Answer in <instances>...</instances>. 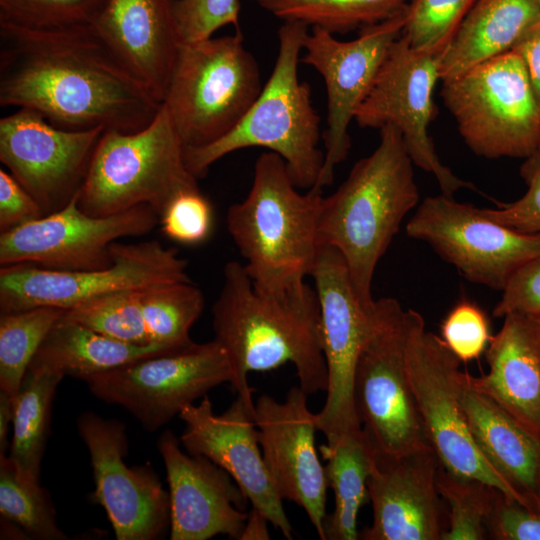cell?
Here are the masks:
<instances>
[{
    "instance_id": "obj_17",
    "label": "cell",
    "mask_w": 540,
    "mask_h": 540,
    "mask_svg": "<svg viewBox=\"0 0 540 540\" xmlns=\"http://www.w3.org/2000/svg\"><path fill=\"white\" fill-rule=\"evenodd\" d=\"M311 276L320 306L328 375L326 399L316 414V425L329 439L362 429L354 402V374L370 331L372 308L360 301L346 262L334 247L319 246Z\"/></svg>"
},
{
    "instance_id": "obj_20",
    "label": "cell",
    "mask_w": 540,
    "mask_h": 540,
    "mask_svg": "<svg viewBox=\"0 0 540 540\" xmlns=\"http://www.w3.org/2000/svg\"><path fill=\"white\" fill-rule=\"evenodd\" d=\"M308 394L293 386L283 402L261 395L254 421L265 466L280 497L303 508L320 539L325 540L327 489L325 467L315 446L316 414Z\"/></svg>"
},
{
    "instance_id": "obj_27",
    "label": "cell",
    "mask_w": 540,
    "mask_h": 540,
    "mask_svg": "<svg viewBox=\"0 0 540 540\" xmlns=\"http://www.w3.org/2000/svg\"><path fill=\"white\" fill-rule=\"evenodd\" d=\"M539 21L537 0H477L445 53L441 80L512 50Z\"/></svg>"
},
{
    "instance_id": "obj_26",
    "label": "cell",
    "mask_w": 540,
    "mask_h": 540,
    "mask_svg": "<svg viewBox=\"0 0 540 540\" xmlns=\"http://www.w3.org/2000/svg\"><path fill=\"white\" fill-rule=\"evenodd\" d=\"M461 405L481 453L518 493L524 506L540 511V440L495 402L465 384Z\"/></svg>"
},
{
    "instance_id": "obj_10",
    "label": "cell",
    "mask_w": 540,
    "mask_h": 540,
    "mask_svg": "<svg viewBox=\"0 0 540 540\" xmlns=\"http://www.w3.org/2000/svg\"><path fill=\"white\" fill-rule=\"evenodd\" d=\"M405 363L428 442L448 472L476 479L519 503L522 500L479 450L461 405V361L441 337L426 330L422 315L406 310Z\"/></svg>"
},
{
    "instance_id": "obj_8",
    "label": "cell",
    "mask_w": 540,
    "mask_h": 540,
    "mask_svg": "<svg viewBox=\"0 0 540 540\" xmlns=\"http://www.w3.org/2000/svg\"><path fill=\"white\" fill-rule=\"evenodd\" d=\"M442 82L443 102L476 155L525 159L540 148V106L517 52Z\"/></svg>"
},
{
    "instance_id": "obj_41",
    "label": "cell",
    "mask_w": 540,
    "mask_h": 540,
    "mask_svg": "<svg viewBox=\"0 0 540 540\" xmlns=\"http://www.w3.org/2000/svg\"><path fill=\"white\" fill-rule=\"evenodd\" d=\"M159 224L171 240L185 245L199 244L211 233L212 206L199 189L180 192L166 206Z\"/></svg>"
},
{
    "instance_id": "obj_31",
    "label": "cell",
    "mask_w": 540,
    "mask_h": 540,
    "mask_svg": "<svg viewBox=\"0 0 540 540\" xmlns=\"http://www.w3.org/2000/svg\"><path fill=\"white\" fill-rule=\"evenodd\" d=\"M408 0H255L259 7L283 22L302 23L333 34L384 21Z\"/></svg>"
},
{
    "instance_id": "obj_21",
    "label": "cell",
    "mask_w": 540,
    "mask_h": 540,
    "mask_svg": "<svg viewBox=\"0 0 540 540\" xmlns=\"http://www.w3.org/2000/svg\"><path fill=\"white\" fill-rule=\"evenodd\" d=\"M185 423L182 445L191 455L206 457L227 472L252 507L264 514L286 539L293 528L283 499L265 466L253 412L239 396L218 415L207 396L178 415Z\"/></svg>"
},
{
    "instance_id": "obj_18",
    "label": "cell",
    "mask_w": 540,
    "mask_h": 540,
    "mask_svg": "<svg viewBox=\"0 0 540 540\" xmlns=\"http://www.w3.org/2000/svg\"><path fill=\"white\" fill-rule=\"evenodd\" d=\"M105 130H66L40 113L18 108L0 119V161L44 215L62 209L81 190Z\"/></svg>"
},
{
    "instance_id": "obj_28",
    "label": "cell",
    "mask_w": 540,
    "mask_h": 540,
    "mask_svg": "<svg viewBox=\"0 0 540 540\" xmlns=\"http://www.w3.org/2000/svg\"><path fill=\"white\" fill-rule=\"evenodd\" d=\"M179 349V348H178ZM175 350L152 344L136 345L98 333L63 315L52 327L30 365L81 380L140 358Z\"/></svg>"
},
{
    "instance_id": "obj_15",
    "label": "cell",
    "mask_w": 540,
    "mask_h": 540,
    "mask_svg": "<svg viewBox=\"0 0 540 540\" xmlns=\"http://www.w3.org/2000/svg\"><path fill=\"white\" fill-rule=\"evenodd\" d=\"M406 234L428 243L470 282L499 291L522 264L540 255V234L506 227L444 194L421 202Z\"/></svg>"
},
{
    "instance_id": "obj_4",
    "label": "cell",
    "mask_w": 540,
    "mask_h": 540,
    "mask_svg": "<svg viewBox=\"0 0 540 540\" xmlns=\"http://www.w3.org/2000/svg\"><path fill=\"white\" fill-rule=\"evenodd\" d=\"M298 189L285 161L263 152L247 196L227 210L228 233L255 289L264 295L286 298L302 292L315 265L322 191Z\"/></svg>"
},
{
    "instance_id": "obj_29",
    "label": "cell",
    "mask_w": 540,
    "mask_h": 540,
    "mask_svg": "<svg viewBox=\"0 0 540 540\" xmlns=\"http://www.w3.org/2000/svg\"><path fill=\"white\" fill-rule=\"evenodd\" d=\"M335 506L324 523L325 540L359 539L358 514L369 500L368 479L373 466L371 447L363 430L344 433L320 446Z\"/></svg>"
},
{
    "instance_id": "obj_39",
    "label": "cell",
    "mask_w": 540,
    "mask_h": 540,
    "mask_svg": "<svg viewBox=\"0 0 540 540\" xmlns=\"http://www.w3.org/2000/svg\"><path fill=\"white\" fill-rule=\"evenodd\" d=\"M240 0H174L173 14L181 43L210 38L222 27L240 30Z\"/></svg>"
},
{
    "instance_id": "obj_13",
    "label": "cell",
    "mask_w": 540,
    "mask_h": 540,
    "mask_svg": "<svg viewBox=\"0 0 540 540\" xmlns=\"http://www.w3.org/2000/svg\"><path fill=\"white\" fill-rule=\"evenodd\" d=\"M231 380L227 353L213 339L149 355L84 381L98 399L124 407L153 432Z\"/></svg>"
},
{
    "instance_id": "obj_44",
    "label": "cell",
    "mask_w": 540,
    "mask_h": 540,
    "mask_svg": "<svg viewBox=\"0 0 540 540\" xmlns=\"http://www.w3.org/2000/svg\"><path fill=\"white\" fill-rule=\"evenodd\" d=\"M487 537L495 540H540V511L499 493L486 521Z\"/></svg>"
},
{
    "instance_id": "obj_32",
    "label": "cell",
    "mask_w": 540,
    "mask_h": 540,
    "mask_svg": "<svg viewBox=\"0 0 540 540\" xmlns=\"http://www.w3.org/2000/svg\"><path fill=\"white\" fill-rule=\"evenodd\" d=\"M140 303L151 344L178 349L194 342L190 330L200 317L205 301L202 291L191 281L142 289Z\"/></svg>"
},
{
    "instance_id": "obj_12",
    "label": "cell",
    "mask_w": 540,
    "mask_h": 540,
    "mask_svg": "<svg viewBox=\"0 0 540 540\" xmlns=\"http://www.w3.org/2000/svg\"><path fill=\"white\" fill-rule=\"evenodd\" d=\"M110 251L112 264L99 270L60 271L29 263L1 266L0 311L69 310L115 292L190 281L187 260L158 240L114 242Z\"/></svg>"
},
{
    "instance_id": "obj_38",
    "label": "cell",
    "mask_w": 540,
    "mask_h": 540,
    "mask_svg": "<svg viewBox=\"0 0 540 540\" xmlns=\"http://www.w3.org/2000/svg\"><path fill=\"white\" fill-rule=\"evenodd\" d=\"M477 0H412L402 34L414 48L451 43Z\"/></svg>"
},
{
    "instance_id": "obj_42",
    "label": "cell",
    "mask_w": 540,
    "mask_h": 540,
    "mask_svg": "<svg viewBox=\"0 0 540 540\" xmlns=\"http://www.w3.org/2000/svg\"><path fill=\"white\" fill-rule=\"evenodd\" d=\"M520 175L527 186L521 198L496 209L480 208L481 213L518 232L540 234V148L524 159Z\"/></svg>"
},
{
    "instance_id": "obj_36",
    "label": "cell",
    "mask_w": 540,
    "mask_h": 540,
    "mask_svg": "<svg viewBox=\"0 0 540 540\" xmlns=\"http://www.w3.org/2000/svg\"><path fill=\"white\" fill-rule=\"evenodd\" d=\"M141 290L120 291L95 298L65 310L64 316L119 341L152 345L142 315Z\"/></svg>"
},
{
    "instance_id": "obj_30",
    "label": "cell",
    "mask_w": 540,
    "mask_h": 540,
    "mask_svg": "<svg viewBox=\"0 0 540 540\" xmlns=\"http://www.w3.org/2000/svg\"><path fill=\"white\" fill-rule=\"evenodd\" d=\"M64 378L49 368L30 365L13 397V437L9 459L24 475L39 480L57 386Z\"/></svg>"
},
{
    "instance_id": "obj_43",
    "label": "cell",
    "mask_w": 540,
    "mask_h": 540,
    "mask_svg": "<svg viewBox=\"0 0 540 540\" xmlns=\"http://www.w3.org/2000/svg\"><path fill=\"white\" fill-rule=\"evenodd\" d=\"M519 313L540 319V255L522 264L509 278L493 315Z\"/></svg>"
},
{
    "instance_id": "obj_47",
    "label": "cell",
    "mask_w": 540,
    "mask_h": 540,
    "mask_svg": "<svg viewBox=\"0 0 540 540\" xmlns=\"http://www.w3.org/2000/svg\"><path fill=\"white\" fill-rule=\"evenodd\" d=\"M269 520L259 510L252 508L248 513L246 522L238 540H268L270 533L268 529Z\"/></svg>"
},
{
    "instance_id": "obj_9",
    "label": "cell",
    "mask_w": 540,
    "mask_h": 540,
    "mask_svg": "<svg viewBox=\"0 0 540 540\" xmlns=\"http://www.w3.org/2000/svg\"><path fill=\"white\" fill-rule=\"evenodd\" d=\"M406 310L394 298L375 300L354 374V402L374 455L399 457L432 449L405 363Z\"/></svg>"
},
{
    "instance_id": "obj_16",
    "label": "cell",
    "mask_w": 540,
    "mask_h": 540,
    "mask_svg": "<svg viewBox=\"0 0 540 540\" xmlns=\"http://www.w3.org/2000/svg\"><path fill=\"white\" fill-rule=\"evenodd\" d=\"M80 191L62 209L0 234L1 266L29 263L60 271L105 269L111 245L124 237L144 236L159 223L147 205L108 216L79 207Z\"/></svg>"
},
{
    "instance_id": "obj_34",
    "label": "cell",
    "mask_w": 540,
    "mask_h": 540,
    "mask_svg": "<svg viewBox=\"0 0 540 540\" xmlns=\"http://www.w3.org/2000/svg\"><path fill=\"white\" fill-rule=\"evenodd\" d=\"M0 514L26 535L42 540H63L55 510L39 480L24 475L7 455L0 456Z\"/></svg>"
},
{
    "instance_id": "obj_6",
    "label": "cell",
    "mask_w": 540,
    "mask_h": 540,
    "mask_svg": "<svg viewBox=\"0 0 540 540\" xmlns=\"http://www.w3.org/2000/svg\"><path fill=\"white\" fill-rule=\"evenodd\" d=\"M199 189L185 162V146L162 103L137 132H103L79 194V207L108 216L147 205L161 216L180 192Z\"/></svg>"
},
{
    "instance_id": "obj_37",
    "label": "cell",
    "mask_w": 540,
    "mask_h": 540,
    "mask_svg": "<svg viewBox=\"0 0 540 540\" xmlns=\"http://www.w3.org/2000/svg\"><path fill=\"white\" fill-rule=\"evenodd\" d=\"M105 0H0V22L32 29L91 25Z\"/></svg>"
},
{
    "instance_id": "obj_23",
    "label": "cell",
    "mask_w": 540,
    "mask_h": 540,
    "mask_svg": "<svg viewBox=\"0 0 540 540\" xmlns=\"http://www.w3.org/2000/svg\"><path fill=\"white\" fill-rule=\"evenodd\" d=\"M170 498V538L207 540L217 535L239 539L248 499L222 468L206 457L186 455L171 431L158 440Z\"/></svg>"
},
{
    "instance_id": "obj_5",
    "label": "cell",
    "mask_w": 540,
    "mask_h": 540,
    "mask_svg": "<svg viewBox=\"0 0 540 540\" xmlns=\"http://www.w3.org/2000/svg\"><path fill=\"white\" fill-rule=\"evenodd\" d=\"M309 29L302 23L283 22L272 73L245 116L215 142L185 148L186 165L197 179L205 177L210 167L227 154L261 147L285 161L299 189L315 186L325 157L319 147L321 120L312 103L310 85L298 76Z\"/></svg>"
},
{
    "instance_id": "obj_25",
    "label": "cell",
    "mask_w": 540,
    "mask_h": 540,
    "mask_svg": "<svg viewBox=\"0 0 540 540\" xmlns=\"http://www.w3.org/2000/svg\"><path fill=\"white\" fill-rule=\"evenodd\" d=\"M503 319L485 351L489 371L480 376L464 372V384L540 440V319L519 313Z\"/></svg>"
},
{
    "instance_id": "obj_11",
    "label": "cell",
    "mask_w": 540,
    "mask_h": 540,
    "mask_svg": "<svg viewBox=\"0 0 540 540\" xmlns=\"http://www.w3.org/2000/svg\"><path fill=\"white\" fill-rule=\"evenodd\" d=\"M450 43L414 48L401 35L391 45L371 90L354 121L362 128L395 127L415 166L432 174L441 194L453 196L462 188L478 191L439 159L429 135L435 116L433 94Z\"/></svg>"
},
{
    "instance_id": "obj_22",
    "label": "cell",
    "mask_w": 540,
    "mask_h": 540,
    "mask_svg": "<svg viewBox=\"0 0 540 540\" xmlns=\"http://www.w3.org/2000/svg\"><path fill=\"white\" fill-rule=\"evenodd\" d=\"M440 466L433 449L399 457L373 454L368 479L373 520L359 538L441 540L447 527L436 484Z\"/></svg>"
},
{
    "instance_id": "obj_40",
    "label": "cell",
    "mask_w": 540,
    "mask_h": 540,
    "mask_svg": "<svg viewBox=\"0 0 540 540\" xmlns=\"http://www.w3.org/2000/svg\"><path fill=\"white\" fill-rule=\"evenodd\" d=\"M492 335L485 312L474 302L461 300L441 324V339L461 361L478 359L485 353Z\"/></svg>"
},
{
    "instance_id": "obj_46",
    "label": "cell",
    "mask_w": 540,
    "mask_h": 540,
    "mask_svg": "<svg viewBox=\"0 0 540 540\" xmlns=\"http://www.w3.org/2000/svg\"><path fill=\"white\" fill-rule=\"evenodd\" d=\"M522 58L540 106V21L512 49Z\"/></svg>"
},
{
    "instance_id": "obj_7",
    "label": "cell",
    "mask_w": 540,
    "mask_h": 540,
    "mask_svg": "<svg viewBox=\"0 0 540 540\" xmlns=\"http://www.w3.org/2000/svg\"><path fill=\"white\" fill-rule=\"evenodd\" d=\"M258 63L241 31L181 43L163 99L185 148L230 132L263 88Z\"/></svg>"
},
{
    "instance_id": "obj_1",
    "label": "cell",
    "mask_w": 540,
    "mask_h": 540,
    "mask_svg": "<svg viewBox=\"0 0 540 540\" xmlns=\"http://www.w3.org/2000/svg\"><path fill=\"white\" fill-rule=\"evenodd\" d=\"M0 105L66 130L137 132L162 103L91 25L32 29L0 22Z\"/></svg>"
},
{
    "instance_id": "obj_48",
    "label": "cell",
    "mask_w": 540,
    "mask_h": 540,
    "mask_svg": "<svg viewBox=\"0 0 540 540\" xmlns=\"http://www.w3.org/2000/svg\"><path fill=\"white\" fill-rule=\"evenodd\" d=\"M13 420V396L0 391V456L5 455L8 448V428Z\"/></svg>"
},
{
    "instance_id": "obj_14",
    "label": "cell",
    "mask_w": 540,
    "mask_h": 540,
    "mask_svg": "<svg viewBox=\"0 0 540 540\" xmlns=\"http://www.w3.org/2000/svg\"><path fill=\"white\" fill-rule=\"evenodd\" d=\"M407 5L394 16L360 29L359 36L339 40L322 28H310L301 62L322 77L327 92V129L324 164L315 186L321 190L334 179L337 165L351 148L349 126L371 90L393 42L401 35Z\"/></svg>"
},
{
    "instance_id": "obj_33",
    "label": "cell",
    "mask_w": 540,
    "mask_h": 540,
    "mask_svg": "<svg viewBox=\"0 0 540 540\" xmlns=\"http://www.w3.org/2000/svg\"><path fill=\"white\" fill-rule=\"evenodd\" d=\"M65 310L35 307L0 315V387L15 396L48 333Z\"/></svg>"
},
{
    "instance_id": "obj_45",
    "label": "cell",
    "mask_w": 540,
    "mask_h": 540,
    "mask_svg": "<svg viewBox=\"0 0 540 540\" xmlns=\"http://www.w3.org/2000/svg\"><path fill=\"white\" fill-rule=\"evenodd\" d=\"M44 213L31 194L6 170L0 169V232H6Z\"/></svg>"
},
{
    "instance_id": "obj_19",
    "label": "cell",
    "mask_w": 540,
    "mask_h": 540,
    "mask_svg": "<svg viewBox=\"0 0 540 540\" xmlns=\"http://www.w3.org/2000/svg\"><path fill=\"white\" fill-rule=\"evenodd\" d=\"M78 432L91 460L95 490L118 540H152L170 525V498L146 467L130 468L125 426L86 412L77 420Z\"/></svg>"
},
{
    "instance_id": "obj_2",
    "label": "cell",
    "mask_w": 540,
    "mask_h": 540,
    "mask_svg": "<svg viewBox=\"0 0 540 540\" xmlns=\"http://www.w3.org/2000/svg\"><path fill=\"white\" fill-rule=\"evenodd\" d=\"M215 340L232 369L230 384L254 413L250 372L294 365L299 386L308 394L326 392L321 316L315 289L277 298L258 292L244 265L229 261L223 285L212 308Z\"/></svg>"
},
{
    "instance_id": "obj_49",
    "label": "cell",
    "mask_w": 540,
    "mask_h": 540,
    "mask_svg": "<svg viewBox=\"0 0 540 540\" xmlns=\"http://www.w3.org/2000/svg\"><path fill=\"white\" fill-rule=\"evenodd\" d=\"M537 1H538L539 9H540V0H537Z\"/></svg>"
},
{
    "instance_id": "obj_3",
    "label": "cell",
    "mask_w": 540,
    "mask_h": 540,
    "mask_svg": "<svg viewBox=\"0 0 540 540\" xmlns=\"http://www.w3.org/2000/svg\"><path fill=\"white\" fill-rule=\"evenodd\" d=\"M379 130L376 149L353 165L334 193L322 198L318 220L319 245L340 252L368 309L375 302L371 286L376 266L419 201L414 163L401 133L393 126Z\"/></svg>"
},
{
    "instance_id": "obj_35",
    "label": "cell",
    "mask_w": 540,
    "mask_h": 540,
    "mask_svg": "<svg viewBox=\"0 0 540 540\" xmlns=\"http://www.w3.org/2000/svg\"><path fill=\"white\" fill-rule=\"evenodd\" d=\"M436 484L449 506L448 528L441 540H483L486 521L499 493L497 488L476 479L456 476L440 466Z\"/></svg>"
},
{
    "instance_id": "obj_24",
    "label": "cell",
    "mask_w": 540,
    "mask_h": 540,
    "mask_svg": "<svg viewBox=\"0 0 540 540\" xmlns=\"http://www.w3.org/2000/svg\"><path fill=\"white\" fill-rule=\"evenodd\" d=\"M174 0H105L91 26L161 102L180 47Z\"/></svg>"
}]
</instances>
